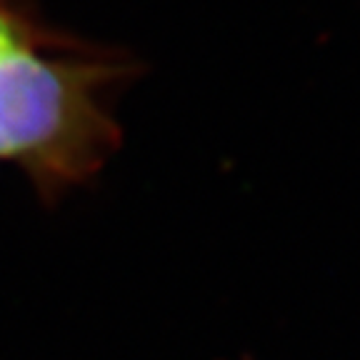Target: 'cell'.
Instances as JSON below:
<instances>
[{
  "label": "cell",
  "mask_w": 360,
  "mask_h": 360,
  "mask_svg": "<svg viewBox=\"0 0 360 360\" xmlns=\"http://www.w3.org/2000/svg\"><path fill=\"white\" fill-rule=\"evenodd\" d=\"M138 68L120 51L53 28L0 65V163L43 200L93 178L118 150L110 98Z\"/></svg>",
  "instance_id": "6da1fadb"
},
{
  "label": "cell",
  "mask_w": 360,
  "mask_h": 360,
  "mask_svg": "<svg viewBox=\"0 0 360 360\" xmlns=\"http://www.w3.org/2000/svg\"><path fill=\"white\" fill-rule=\"evenodd\" d=\"M53 25L40 18L33 0H0V65L25 45L43 38Z\"/></svg>",
  "instance_id": "7a4b0ae2"
}]
</instances>
